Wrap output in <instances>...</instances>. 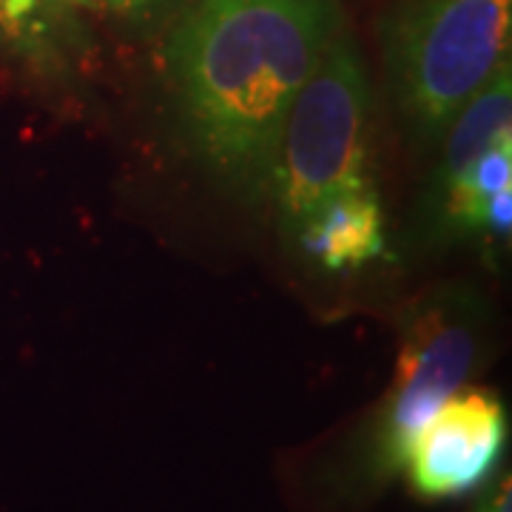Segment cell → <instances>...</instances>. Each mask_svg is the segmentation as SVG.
Returning <instances> with one entry per match:
<instances>
[{
    "label": "cell",
    "instance_id": "cell-2",
    "mask_svg": "<svg viewBox=\"0 0 512 512\" xmlns=\"http://www.w3.org/2000/svg\"><path fill=\"white\" fill-rule=\"evenodd\" d=\"M384 77L407 131L436 143L510 63L512 0H393L379 23Z\"/></svg>",
    "mask_w": 512,
    "mask_h": 512
},
{
    "label": "cell",
    "instance_id": "cell-6",
    "mask_svg": "<svg viewBox=\"0 0 512 512\" xmlns=\"http://www.w3.org/2000/svg\"><path fill=\"white\" fill-rule=\"evenodd\" d=\"M325 271H356L384 254V211L376 185L353 188L316 208L293 234Z\"/></svg>",
    "mask_w": 512,
    "mask_h": 512
},
{
    "label": "cell",
    "instance_id": "cell-3",
    "mask_svg": "<svg viewBox=\"0 0 512 512\" xmlns=\"http://www.w3.org/2000/svg\"><path fill=\"white\" fill-rule=\"evenodd\" d=\"M373 185V94L356 40L342 29L293 100L274 200L288 234L325 202Z\"/></svg>",
    "mask_w": 512,
    "mask_h": 512
},
{
    "label": "cell",
    "instance_id": "cell-8",
    "mask_svg": "<svg viewBox=\"0 0 512 512\" xmlns=\"http://www.w3.org/2000/svg\"><path fill=\"white\" fill-rule=\"evenodd\" d=\"M72 18L52 0H0V49L55 74L72 52Z\"/></svg>",
    "mask_w": 512,
    "mask_h": 512
},
{
    "label": "cell",
    "instance_id": "cell-4",
    "mask_svg": "<svg viewBox=\"0 0 512 512\" xmlns=\"http://www.w3.org/2000/svg\"><path fill=\"white\" fill-rule=\"evenodd\" d=\"M481 336L484 305L467 288H439L410 305L376 439L384 473L404 467L407 450L424 424L467 382Z\"/></svg>",
    "mask_w": 512,
    "mask_h": 512
},
{
    "label": "cell",
    "instance_id": "cell-7",
    "mask_svg": "<svg viewBox=\"0 0 512 512\" xmlns=\"http://www.w3.org/2000/svg\"><path fill=\"white\" fill-rule=\"evenodd\" d=\"M447 143H444V157H441L439 174H436V188L456 180L464 168L476 163L478 157L493 146L498 137L512 134V74L510 63L501 66L498 72L478 89L453 117L447 126Z\"/></svg>",
    "mask_w": 512,
    "mask_h": 512
},
{
    "label": "cell",
    "instance_id": "cell-10",
    "mask_svg": "<svg viewBox=\"0 0 512 512\" xmlns=\"http://www.w3.org/2000/svg\"><path fill=\"white\" fill-rule=\"evenodd\" d=\"M154 3H160V0H103V6H109L111 12H120V15H140Z\"/></svg>",
    "mask_w": 512,
    "mask_h": 512
},
{
    "label": "cell",
    "instance_id": "cell-5",
    "mask_svg": "<svg viewBox=\"0 0 512 512\" xmlns=\"http://www.w3.org/2000/svg\"><path fill=\"white\" fill-rule=\"evenodd\" d=\"M507 447V413L490 390H464L441 404L410 444L404 467L421 498H458L493 476Z\"/></svg>",
    "mask_w": 512,
    "mask_h": 512
},
{
    "label": "cell",
    "instance_id": "cell-1",
    "mask_svg": "<svg viewBox=\"0 0 512 512\" xmlns=\"http://www.w3.org/2000/svg\"><path fill=\"white\" fill-rule=\"evenodd\" d=\"M345 29L339 0H197L165 66L200 163L242 200L274 197L296 94Z\"/></svg>",
    "mask_w": 512,
    "mask_h": 512
},
{
    "label": "cell",
    "instance_id": "cell-9",
    "mask_svg": "<svg viewBox=\"0 0 512 512\" xmlns=\"http://www.w3.org/2000/svg\"><path fill=\"white\" fill-rule=\"evenodd\" d=\"M512 225V185L501 188L493 194V200L487 202V214H484V234L493 237H510Z\"/></svg>",
    "mask_w": 512,
    "mask_h": 512
},
{
    "label": "cell",
    "instance_id": "cell-11",
    "mask_svg": "<svg viewBox=\"0 0 512 512\" xmlns=\"http://www.w3.org/2000/svg\"><path fill=\"white\" fill-rule=\"evenodd\" d=\"M55 6L66 9V12H74V9H97L103 6V0H52Z\"/></svg>",
    "mask_w": 512,
    "mask_h": 512
}]
</instances>
